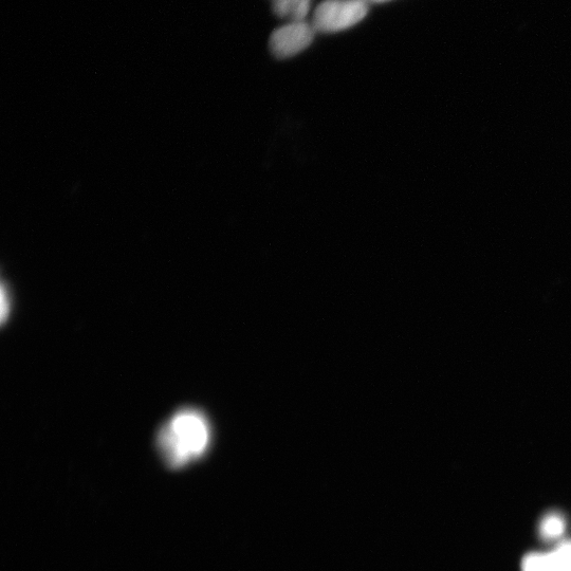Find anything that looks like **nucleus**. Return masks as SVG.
<instances>
[{"label":"nucleus","mask_w":571,"mask_h":571,"mask_svg":"<svg viewBox=\"0 0 571 571\" xmlns=\"http://www.w3.org/2000/svg\"><path fill=\"white\" fill-rule=\"evenodd\" d=\"M211 430L204 414L194 409L178 411L161 428L157 445L165 463L178 469L195 462L210 446Z\"/></svg>","instance_id":"nucleus-1"},{"label":"nucleus","mask_w":571,"mask_h":571,"mask_svg":"<svg viewBox=\"0 0 571 571\" xmlns=\"http://www.w3.org/2000/svg\"><path fill=\"white\" fill-rule=\"evenodd\" d=\"M368 5L367 0H325L313 14L311 24L322 33L347 30L364 20L370 10Z\"/></svg>","instance_id":"nucleus-2"},{"label":"nucleus","mask_w":571,"mask_h":571,"mask_svg":"<svg viewBox=\"0 0 571 571\" xmlns=\"http://www.w3.org/2000/svg\"><path fill=\"white\" fill-rule=\"evenodd\" d=\"M316 32L312 24L292 22L271 34L270 50L276 59H289L307 49L315 39Z\"/></svg>","instance_id":"nucleus-3"},{"label":"nucleus","mask_w":571,"mask_h":571,"mask_svg":"<svg viewBox=\"0 0 571 571\" xmlns=\"http://www.w3.org/2000/svg\"><path fill=\"white\" fill-rule=\"evenodd\" d=\"M275 15L292 22H304L312 0H270Z\"/></svg>","instance_id":"nucleus-4"},{"label":"nucleus","mask_w":571,"mask_h":571,"mask_svg":"<svg viewBox=\"0 0 571 571\" xmlns=\"http://www.w3.org/2000/svg\"><path fill=\"white\" fill-rule=\"evenodd\" d=\"M523 571H571L556 554H530L523 561Z\"/></svg>","instance_id":"nucleus-5"},{"label":"nucleus","mask_w":571,"mask_h":571,"mask_svg":"<svg viewBox=\"0 0 571 571\" xmlns=\"http://www.w3.org/2000/svg\"><path fill=\"white\" fill-rule=\"evenodd\" d=\"M565 531V522L561 515L557 513L548 514L541 524V533L545 539H557Z\"/></svg>","instance_id":"nucleus-6"},{"label":"nucleus","mask_w":571,"mask_h":571,"mask_svg":"<svg viewBox=\"0 0 571 571\" xmlns=\"http://www.w3.org/2000/svg\"><path fill=\"white\" fill-rule=\"evenodd\" d=\"M555 551L563 562L571 569V541L562 542Z\"/></svg>","instance_id":"nucleus-7"},{"label":"nucleus","mask_w":571,"mask_h":571,"mask_svg":"<svg viewBox=\"0 0 571 571\" xmlns=\"http://www.w3.org/2000/svg\"><path fill=\"white\" fill-rule=\"evenodd\" d=\"M9 311V300L7 297V292L5 288L2 291V319L5 321L7 319V313Z\"/></svg>","instance_id":"nucleus-8"},{"label":"nucleus","mask_w":571,"mask_h":571,"mask_svg":"<svg viewBox=\"0 0 571 571\" xmlns=\"http://www.w3.org/2000/svg\"><path fill=\"white\" fill-rule=\"evenodd\" d=\"M367 2L368 3L381 4V3L389 2V0H367Z\"/></svg>","instance_id":"nucleus-9"}]
</instances>
